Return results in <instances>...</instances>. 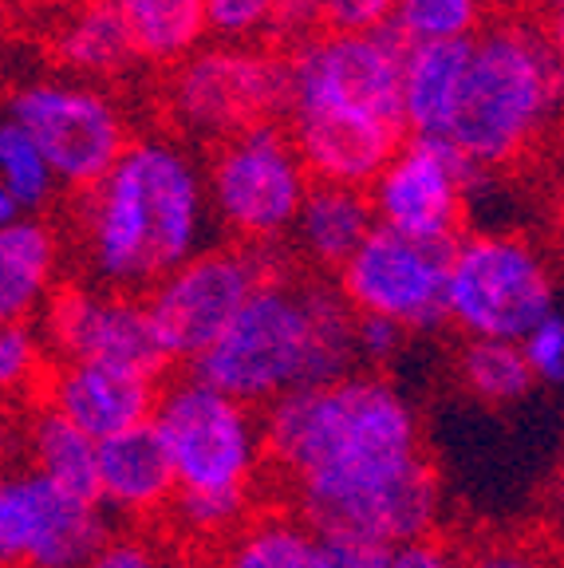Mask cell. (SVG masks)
<instances>
[{
    "label": "cell",
    "instance_id": "obj_34",
    "mask_svg": "<svg viewBox=\"0 0 564 568\" xmlns=\"http://www.w3.org/2000/svg\"><path fill=\"white\" fill-rule=\"evenodd\" d=\"M324 28H328V0H281L273 36H281L289 44H300V40H309V36L324 32Z\"/></svg>",
    "mask_w": 564,
    "mask_h": 568
},
{
    "label": "cell",
    "instance_id": "obj_24",
    "mask_svg": "<svg viewBox=\"0 0 564 568\" xmlns=\"http://www.w3.org/2000/svg\"><path fill=\"white\" fill-rule=\"evenodd\" d=\"M213 568H324V541L304 517L265 514L233 532Z\"/></svg>",
    "mask_w": 564,
    "mask_h": 568
},
{
    "label": "cell",
    "instance_id": "obj_38",
    "mask_svg": "<svg viewBox=\"0 0 564 568\" xmlns=\"http://www.w3.org/2000/svg\"><path fill=\"white\" fill-rule=\"evenodd\" d=\"M553 509L564 521V454H561V466H556V474H553Z\"/></svg>",
    "mask_w": 564,
    "mask_h": 568
},
{
    "label": "cell",
    "instance_id": "obj_26",
    "mask_svg": "<svg viewBox=\"0 0 564 568\" xmlns=\"http://www.w3.org/2000/svg\"><path fill=\"white\" fill-rule=\"evenodd\" d=\"M60 178H56L48 154L32 142L24 126L12 119L0 123V194H9L24 217H40L52 205Z\"/></svg>",
    "mask_w": 564,
    "mask_h": 568
},
{
    "label": "cell",
    "instance_id": "obj_39",
    "mask_svg": "<svg viewBox=\"0 0 564 568\" xmlns=\"http://www.w3.org/2000/svg\"><path fill=\"white\" fill-rule=\"evenodd\" d=\"M12 4H24V9H40V12H60L75 0H12Z\"/></svg>",
    "mask_w": 564,
    "mask_h": 568
},
{
    "label": "cell",
    "instance_id": "obj_22",
    "mask_svg": "<svg viewBox=\"0 0 564 568\" xmlns=\"http://www.w3.org/2000/svg\"><path fill=\"white\" fill-rule=\"evenodd\" d=\"M24 458L28 470H40L44 478L75 489L99 501V443L88 438L75 423L52 410L48 403L24 415Z\"/></svg>",
    "mask_w": 564,
    "mask_h": 568
},
{
    "label": "cell",
    "instance_id": "obj_40",
    "mask_svg": "<svg viewBox=\"0 0 564 568\" xmlns=\"http://www.w3.org/2000/svg\"><path fill=\"white\" fill-rule=\"evenodd\" d=\"M548 36H553V44L561 48V55H564V12H553V17H548Z\"/></svg>",
    "mask_w": 564,
    "mask_h": 568
},
{
    "label": "cell",
    "instance_id": "obj_19",
    "mask_svg": "<svg viewBox=\"0 0 564 568\" xmlns=\"http://www.w3.org/2000/svg\"><path fill=\"white\" fill-rule=\"evenodd\" d=\"M375 205L367 190L316 182L292 225V248L300 261H309L316 273H344V265L375 233Z\"/></svg>",
    "mask_w": 564,
    "mask_h": 568
},
{
    "label": "cell",
    "instance_id": "obj_27",
    "mask_svg": "<svg viewBox=\"0 0 564 568\" xmlns=\"http://www.w3.org/2000/svg\"><path fill=\"white\" fill-rule=\"evenodd\" d=\"M490 0H403L391 20L406 48L466 44L490 24Z\"/></svg>",
    "mask_w": 564,
    "mask_h": 568
},
{
    "label": "cell",
    "instance_id": "obj_41",
    "mask_svg": "<svg viewBox=\"0 0 564 568\" xmlns=\"http://www.w3.org/2000/svg\"><path fill=\"white\" fill-rule=\"evenodd\" d=\"M541 4H545L548 17H553V12H564V0H541Z\"/></svg>",
    "mask_w": 564,
    "mask_h": 568
},
{
    "label": "cell",
    "instance_id": "obj_33",
    "mask_svg": "<svg viewBox=\"0 0 564 568\" xmlns=\"http://www.w3.org/2000/svg\"><path fill=\"white\" fill-rule=\"evenodd\" d=\"M403 0H328V28L332 32H375L391 28Z\"/></svg>",
    "mask_w": 564,
    "mask_h": 568
},
{
    "label": "cell",
    "instance_id": "obj_14",
    "mask_svg": "<svg viewBox=\"0 0 564 568\" xmlns=\"http://www.w3.org/2000/svg\"><path fill=\"white\" fill-rule=\"evenodd\" d=\"M482 174L442 139H411L371 182V205L383 230L406 237L459 245L462 217H466L470 182Z\"/></svg>",
    "mask_w": 564,
    "mask_h": 568
},
{
    "label": "cell",
    "instance_id": "obj_32",
    "mask_svg": "<svg viewBox=\"0 0 564 568\" xmlns=\"http://www.w3.org/2000/svg\"><path fill=\"white\" fill-rule=\"evenodd\" d=\"M406 336H411V332L399 328L395 320L355 316V352H360V359L371 367H387L391 359H399Z\"/></svg>",
    "mask_w": 564,
    "mask_h": 568
},
{
    "label": "cell",
    "instance_id": "obj_30",
    "mask_svg": "<svg viewBox=\"0 0 564 568\" xmlns=\"http://www.w3.org/2000/svg\"><path fill=\"white\" fill-rule=\"evenodd\" d=\"M324 541V568H391L395 545L371 541L360 532H320Z\"/></svg>",
    "mask_w": 564,
    "mask_h": 568
},
{
    "label": "cell",
    "instance_id": "obj_21",
    "mask_svg": "<svg viewBox=\"0 0 564 568\" xmlns=\"http://www.w3.org/2000/svg\"><path fill=\"white\" fill-rule=\"evenodd\" d=\"M470 44H423L406 48L403 63V106L406 126L415 139L446 142L454 115H459L462 80H466Z\"/></svg>",
    "mask_w": 564,
    "mask_h": 568
},
{
    "label": "cell",
    "instance_id": "obj_37",
    "mask_svg": "<svg viewBox=\"0 0 564 568\" xmlns=\"http://www.w3.org/2000/svg\"><path fill=\"white\" fill-rule=\"evenodd\" d=\"M470 568H545V560L525 545H490L470 560Z\"/></svg>",
    "mask_w": 564,
    "mask_h": 568
},
{
    "label": "cell",
    "instance_id": "obj_12",
    "mask_svg": "<svg viewBox=\"0 0 564 568\" xmlns=\"http://www.w3.org/2000/svg\"><path fill=\"white\" fill-rule=\"evenodd\" d=\"M450 261L454 245H434L375 225L335 284L355 316L395 320L406 332H439L450 324Z\"/></svg>",
    "mask_w": 564,
    "mask_h": 568
},
{
    "label": "cell",
    "instance_id": "obj_9",
    "mask_svg": "<svg viewBox=\"0 0 564 568\" xmlns=\"http://www.w3.org/2000/svg\"><path fill=\"white\" fill-rule=\"evenodd\" d=\"M450 324L466 339L525 344L556 312L553 265L521 233H466L450 261Z\"/></svg>",
    "mask_w": 564,
    "mask_h": 568
},
{
    "label": "cell",
    "instance_id": "obj_1",
    "mask_svg": "<svg viewBox=\"0 0 564 568\" xmlns=\"http://www.w3.org/2000/svg\"><path fill=\"white\" fill-rule=\"evenodd\" d=\"M269 462L316 532L423 541L442 509L415 403L383 375H348L265 410Z\"/></svg>",
    "mask_w": 564,
    "mask_h": 568
},
{
    "label": "cell",
    "instance_id": "obj_18",
    "mask_svg": "<svg viewBox=\"0 0 564 568\" xmlns=\"http://www.w3.org/2000/svg\"><path fill=\"white\" fill-rule=\"evenodd\" d=\"M174 497L178 478L154 423L99 443V501L111 517L142 521L170 514Z\"/></svg>",
    "mask_w": 564,
    "mask_h": 568
},
{
    "label": "cell",
    "instance_id": "obj_5",
    "mask_svg": "<svg viewBox=\"0 0 564 568\" xmlns=\"http://www.w3.org/2000/svg\"><path fill=\"white\" fill-rule=\"evenodd\" d=\"M150 423L178 478L170 521L198 541H221L245 529L253 486L269 458L265 418L190 372L162 390Z\"/></svg>",
    "mask_w": 564,
    "mask_h": 568
},
{
    "label": "cell",
    "instance_id": "obj_10",
    "mask_svg": "<svg viewBox=\"0 0 564 568\" xmlns=\"http://www.w3.org/2000/svg\"><path fill=\"white\" fill-rule=\"evenodd\" d=\"M205 170L218 230L238 237V245L256 248H276L292 237V225L316 186L284 123L253 126L213 146Z\"/></svg>",
    "mask_w": 564,
    "mask_h": 568
},
{
    "label": "cell",
    "instance_id": "obj_16",
    "mask_svg": "<svg viewBox=\"0 0 564 568\" xmlns=\"http://www.w3.org/2000/svg\"><path fill=\"white\" fill-rule=\"evenodd\" d=\"M44 403L75 423L88 438L107 443L134 426H147L159 410L154 375L119 364H60L48 372Z\"/></svg>",
    "mask_w": 564,
    "mask_h": 568
},
{
    "label": "cell",
    "instance_id": "obj_11",
    "mask_svg": "<svg viewBox=\"0 0 564 568\" xmlns=\"http://www.w3.org/2000/svg\"><path fill=\"white\" fill-rule=\"evenodd\" d=\"M276 273H284L281 257L256 245H210L194 261H185L142 296L162 355L198 364L230 332L256 288Z\"/></svg>",
    "mask_w": 564,
    "mask_h": 568
},
{
    "label": "cell",
    "instance_id": "obj_28",
    "mask_svg": "<svg viewBox=\"0 0 564 568\" xmlns=\"http://www.w3.org/2000/svg\"><path fill=\"white\" fill-rule=\"evenodd\" d=\"M276 9H281V0H205L210 40L256 44L261 36H273Z\"/></svg>",
    "mask_w": 564,
    "mask_h": 568
},
{
    "label": "cell",
    "instance_id": "obj_31",
    "mask_svg": "<svg viewBox=\"0 0 564 568\" xmlns=\"http://www.w3.org/2000/svg\"><path fill=\"white\" fill-rule=\"evenodd\" d=\"M521 347H525V359H530L537 383L561 387L564 383V316L561 312H553L545 324H537Z\"/></svg>",
    "mask_w": 564,
    "mask_h": 568
},
{
    "label": "cell",
    "instance_id": "obj_2",
    "mask_svg": "<svg viewBox=\"0 0 564 568\" xmlns=\"http://www.w3.org/2000/svg\"><path fill=\"white\" fill-rule=\"evenodd\" d=\"M210 170L174 131L134 134L119 166L75 202V253L88 284L150 293L210 248Z\"/></svg>",
    "mask_w": 564,
    "mask_h": 568
},
{
    "label": "cell",
    "instance_id": "obj_8",
    "mask_svg": "<svg viewBox=\"0 0 564 568\" xmlns=\"http://www.w3.org/2000/svg\"><path fill=\"white\" fill-rule=\"evenodd\" d=\"M4 119L32 134L71 194L95 190L134 142L131 115L115 91L56 68L12 83Z\"/></svg>",
    "mask_w": 564,
    "mask_h": 568
},
{
    "label": "cell",
    "instance_id": "obj_4",
    "mask_svg": "<svg viewBox=\"0 0 564 568\" xmlns=\"http://www.w3.org/2000/svg\"><path fill=\"white\" fill-rule=\"evenodd\" d=\"M355 312L340 284L276 273L238 312L194 375L249 407H273L296 390L355 375Z\"/></svg>",
    "mask_w": 564,
    "mask_h": 568
},
{
    "label": "cell",
    "instance_id": "obj_29",
    "mask_svg": "<svg viewBox=\"0 0 564 568\" xmlns=\"http://www.w3.org/2000/svg\"><path fill=\"white\" fill-rule=\"evenodd\" d=\"M44 332L32 328V324H4L0 328V387L17 395L28 390L40 379V367H44Z\"/></svg>",
    "mask_w": 564,
    "mask_h": 568
},
{
    "label": "cell",
    "instance_id": "obj_25",
    "mask_svg": "<svg viewBox=\"0 0 564 568\" xmlns=\"http://www.w3.org/2000/svg\"><path fill=\"white\" fill-rule=\"evenodd\" d=\"M459 379L485 407H513V403H521L530 395L537 375H533L521 344L466 339L459 352Z\"/></svg>",
    "mask_w": 564,
    "mask_h": 568
},
{
    "label": "cell",
    "instance_id": "obj_7",
    "mask_svg": "<svg viewBox=\"0 0 564 568\" xmlns=\"http://www.w3.org/2000/svg\"><path fill=\"white\" fill-rule=\"evenodd\" d=\"M162 115L178 139L221 146L289 115V55L265 44L205 40L162 80Z\"/></svg>",
    "mask_w": 564,
    "mask_h": 568
},
{
    "label": "cell",
    "instance_id": "obj_3",
    "mask_svg": "<svg viewBox=\"0 0 564 568\" xmlns=\"http://www.w3.org/2000/svg\"><path fill=\"white\" fill-rule=\"evenodd\" d=\"M406 44L395 28L324 32L289 48V131L316 182L371 190L411 139Z\"/></svg>",
    "mask_w": 564,
    "mask_h": 568
},
{
    "label": "cell",
    "instance_id": "obj_42",
    "mask_svg": "<svg viewBox=\"0 0 564 568\" xmlns=\"http://www.w3.org/2000/svg\"><path fill=\"white\" fill-rule=\"evenodd\" d=\"M561 91H564V75H561Z\"/></svg>",
    "mask_w": 564,
    "mask_h": 568
},
{
    "label": "cell",
    "instance_id": "obj_23",
    "mask_svg": "<svg viewBox=\"0 0 564 568\" xmlns=\"http://www.w3.org/2000/svg\"><path fill=\"white\" fill-rule=\"evenodd\" d=\"M139 48L142 63L178 68L210 36L205 0H111Z\"/></svg>",
    "mask_w": 564,
    "mask_h": 568
},
{
    "label": "cell",
    "instance_id": "obj_36",
    "mask_svg": "<svg viewBox=\"0 0 564 568\" xmlns=\"http://www.w3.org/2000/svg\"><path fill=\"white\" fill-rule=\"evenodd\" d=\"M391 568H470V565L450 549V545L434 541V537H423V541L399 545L395 565Z\"/></svg>",
    "mask_w": 564,
    "mask_h": 568
},
{
    "label": "cell",
    "instance_id": "obj_17",
    "mask_svg": "<svg viewBox=\"0 0 564 568\" xmlns=\"http://www.w3.org/2000/svg\"><path fill=\"white\" fill-rule=\"evenodd\" d=\"M48 55H52L56 71L103 83V88L131 80L142 68L139 48L111 0H75L68 9L52 12Z\"/></svg>",
    "mask_w": 564,
    "mask_h": 568
},
{
    "label": "cell",
    "instance_id": "obj_15",
    "mask_svg": "<svg viewBox=\"0 0 564 568\" xmlns=\"http://www.w3.org/2000/svg\"><path fill=\"white\" fill-rule=\"evenodd\" d=\"M40 332L60 355V364H119L150 375H159L167 364L147 301L99 284L60 288V296L48 304Z\"/></svg>",
    "mask_w": 564,
    "mask_h": 568
},
{
    "label": "cell",
    "instance_id": "obj_6",
    "mask_svg": "<svg viewBox=\"0 0 564 568\" xmlns=\"http://www.w3.org/2000/svg\"><path fill=\"white\" fill-rule=\"evenodd\" d=\"M564 55L548 28L490 20L470 44L459 115L446 142L474 170H497L530 154L561 106Z\"/></svg>",
    "mask_w": 564,
    "mask_h": 568
},
{
    "label": "cell",
    "instance_id": "obj_13",
    "mask_svg": "<svg viewBox=\"0 0 564 568\" xmlns=\"http://www.w3.org/2000/svg\"><path fill=\"white\" fill-rule=\"evenodd\" d=\"M107 509L40 470L0 486V557L9 568H88L107 537Z\"/></svg>",
    "mask_w": 564,
    "mask_h": 568
},
{
    "label": "cell",
    "instance_id": "obj_35",
    "mask_svg": "<svg viewBox=\"0 0 564 568\" xmlns=\"http://www.w3.org/2000/svg\"><path fill=\"white\" fill-rule=\"evenodd\" d=\"M88 568H167V565H162L159 552L150 549L147 541H139V537H119V541H107Z\"/></svg>",
    "mask_w": 564,
    "mask_h": 568
},
{
    "label": "cell",
    "instance_id": "obj_20",
    "mask_svg": "<svg viewBox=\"0 0 564 568\" xmlns=\"http://www.w3.org/2000/svg\"><path fill=\"white\" fill-rule=\"evenodd\" d=\"M63 237L44 217L0 230V316L4 324H28L60 296Z\"/></svg>",
    "mask_w": 564,
    "mask_h": 568
}]
</instances>
